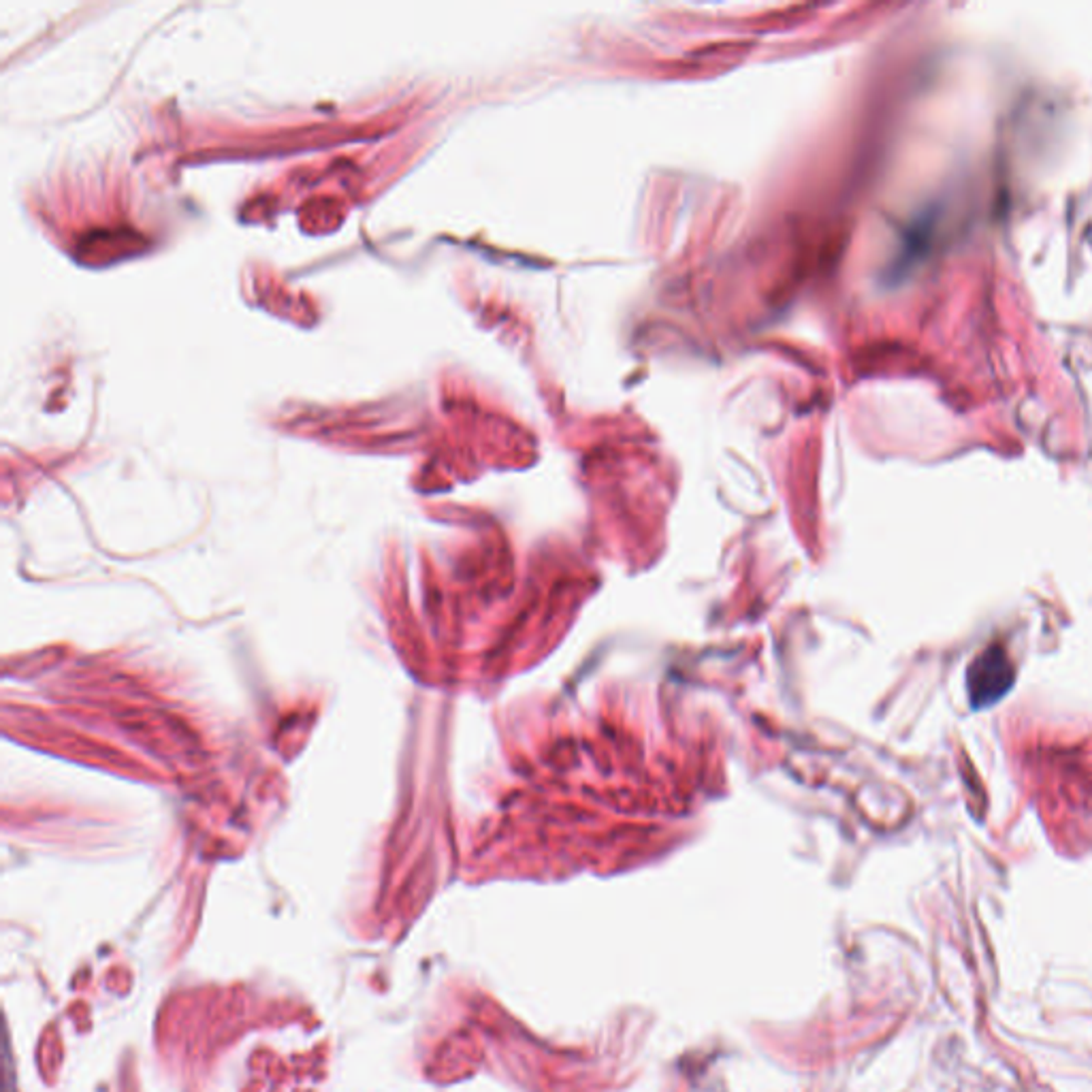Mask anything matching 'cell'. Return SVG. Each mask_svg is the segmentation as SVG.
<instances>
[{"label": "cell", "instance_id": "6da1fadb", "mask_svg": "<svg viewBox=\"0 0 1092 1092\" xmlns=\"http://www.w3.org/2000/svg\"><path fill=\"white\" fill-rule=\"evenodd\" d=\"M1016 668L1001 644H988L967 668L969 702L975 710L1001 702L1014 687Z\"/></svg>", "mask_w": 1092, "mask_h": 1092}]
</instances>
